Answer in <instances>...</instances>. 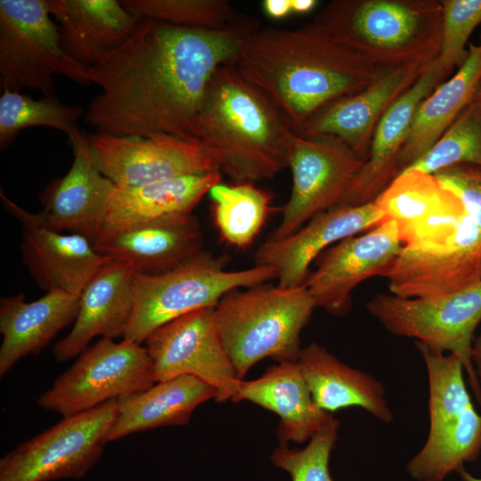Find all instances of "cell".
Returning a JSON list of instances; mask_svg holds the SVG:
<instances>
[{
	"mask_svg": "<svg viewBox=\"0 0 481 481\" xmlns=\"http://www.w3.org/2000/svg\"><path fill=\"white\" fill-rule=\"evenodd\" d=\"M259 24L243 15L223 29H202L140 19L131 34L89 68L101 93L85 120L118 136L167 134L196 141V121L208 86Z\"/></svg>",
	"mask_w": 481,
	"mask_h": 481,
	"instance_id": "obj_1",
	"label": "cell"
},
{
	"mask_svg": "<svg viewBox=\"0 0 481 481\" xmlns=\"http://www.w3.org/2000/svg\"><path fill=\"white\" fill-rule=\"evenodd\" d=\"M232 64L276 105L295 133L324 107L394 69L369 61L313 24L296 29L259 24Z\"/></svg>",
	"mask_w": 481,
	"mask_h": 481,
	"instance_id": "obj_2",
	"label": "cell"
},
{
	"mask_svg": "<svg viewBox=\"0 0 481 481\" xmlns=\"http://www.w3.org/2000/svg\"><path fill=\"white\" fill-rule=\"evenodd\" d=\"M293 133L276 105L232 62L216 71L197 118L196 136L234 183L271 178L287 167Z\"/></svg>",
	"mask_w": 481,
	"mask_h": 481,
	"instance_id": "obj_3",
	"label": "cell"
},
{
	"mask_svg": "<svg viewBox=\"0 0 481 481\" xmlns=\"http://www.w3.org/2000/svg\"><path fill=\"white\" fill-rule=\"evenodd\" d=\"M442 20L438 0H334L312 24L369 61L395 69L437 57Z\"/></svg>",
	"mask_w": 481,
	"mask_h": 481,
	"instance_id": "obj_4",
	"label": "cell"
},
{
	"mask_svg": "<svg viewBox=\"0 0 481 481\" xmlns=\"http://www.w3.org/2000/svg\"><path fill=\"white\" fill-rule=\"evenodd\" d=\"M243 289L228 292L215 307L223 344L240 379L267 357L297 361L301 331L316 307L304 286L264 283Z\"/></svg>",
	"mask_w": 481,
	"mask_h": 481,
	"instance_id": "obj_5",
	"label": "cell"
},
{
	"mask_svg": "<svg viewBox=\"0 0 481 481\" xmlns=\"http://www.w3.org/2000/svg\"><path fill=\"white\" fill-rule=\"evenodd\" d=\"M415 346L428 373L429 430L406 470L418 481H444L481 453V414L467 388L461 362L420 341Z\"/></svg>",
	"mask_w": 481,
	"mask_h": 481,
	"instance_id": "obj_6",
	"label": "cell"
},
{
	"mask_svg": "<svg viewBox=\"0 0 481 481\" xmlns=\"http://www.w3.org/2000/svg\"><path fill=\"white\" fill-rule=\"evenodd\" d=\"M226 260L202 251L159 273H136L134 310L123 336L141 344L157 329L192 312L216 307L228 292L277 279V270L257 265L238 271L224 269Z\"/></svg>",
	"mask_w": 481,
	"mask_h": 481,
	"instance_id": "obj_7",
	"label": "cell"
},
{
	"mask_svg": "<svg viewBox=\"0 0 481 481\" xmlns=\"http://www.w3.org/2000/svg\"><path fill=\"white\" fill-rule=\"evenodd\" d=\"M54 76L93 84L89 68L62 48L47 0H0L1 91L30 88L56 96Z\"/></svg>",
	"mask_w": 481,
	"mask_h": 481,
	"instance_id": "obj_8",
	"label": "cell"
},
{
	"mask_svg": "<svg viewBox=\"0 0 481 481\" xmlns=\"http://www.w3.org/2000/svg\"><path fill=\"white\" fill-rule=\"evenodd\" d=\"M366 307L390 333L413 338L455 355L461 362L471 391L481 404V385L471 357L475 331L481 322V281L435 298L379 293L367 302Z\"/></svg>",
	"mask_w": 481,
	"mask_h": 481,
	"instance_id": "obj_9",
	"label": "cell"
},
{
	"mask_svg": "<svg viewBox=\"0 0 481 481\" xmlns=\"http://www.w3.org/2000/svg\"><path fill=\"white\" fill-rule=\"evenodd\" d=\"M118 414L117 399L63 419L0 460V481L83 477L99 461Z\"/></svg>",
	"mask_w": 481,
	"mask_h": 481,
	"instance_id": "obj_10",
	"label": "cell"
},
{
	"mask_svg": "<svg viewBox=\"0 0 481 481\" xmlns=\"http://www.w3.org/2000/svg\"><path fill=\"white\" fill-rule=\"evenodd\" d=\"M155 383L146 347L126 338L117 343L102 338L80 354L38 397L37 404L68 417L146 390Z\"/></svg>",
	"mask_w": 481,
	"mask_h": 481,
	"instance_id": "obj_11",
	"label": "cell"
},
{
	"mask_svg": "<svg viewBox=\"0 0 481 481\" xmlns=\"http://www.w3.org/2000/svg\"><path fill=\"white\" fill-rule=\"evenodd\" d=\"M380 277L387 281L390 294L409 298H435L477 284L481 281V230L467 212L452 232L403 246Z\"/></svg>",
	"mask_w": 481,
	"mask_h": 481,
	"instance_id": "obj_12",
	"label": "cell"
},
{
	"mask_svg": "<svg viewBox=\"0 0 481 481\" xmlns=\"http://www.w3.org/2000/svg\"><path fill=\"white\" fill-rule=\"evenodd\" d=\"M364 161L346 144L330 136L293 133L288 167L292 190L281 223L268 240L296 232L316 216L336 207Z\"/></svg>",
	"mask_w": 481,
	"mask_h": 481,
	"instance_id": "obj_13",
	"label": "cell"
},
{
	"mask_svg": "<svg viewBox=\"0 0 481 481\" xmlns=\"http://www.w3.org/2000/svg\"><path fill=\"white\" fill-rule=\"evenodd\" d=\"M145 344L156 382L192 375L216 389V402H237L240 379L223 344L215 307L200 309L164 324Z\"/></svg>",
	"mask_w": 481,
	"mask_h": 481,
	"instance_id": "obj_14",
	"label": "cell"
},
{
	"mask_svg": "<svg viewBox=\"0 0 481 481\" xmlns=\"http://www.w3.org/2000/svg\"><path fill=\"white\" fill-rule=\"evenodd\" d=\"M87 141L97 167L118 187L219 171L203 144L172 135L118 136L94 132Z\"/></svg>",
	"mask_w": 481,
	"mask_h": 481,
	"instance_id": "obj_15",
	"label": "cell"
},
{
	"mask_svg": "<svg viewBox=\"0 0 481 481\" xmlns=\"http://www.w3.org/2000/svg\"><path fill=\"white\" fill-rule=\"evenodd\" d=\"M403 248L395 221L385 220L370 232L340 240L316 259L304 287L315 306L343 316L352 306V291L363 281L380 276Z\"/></svg>",
	"mask_w": 481,
	"mask_h": 481,
	"instance_id": "obj_16",
	"label": "cell"
},
{
	"mask_svg": "<svg viewBox=\"0 0 481 481\" xmlns=\"http://www.w3.org/2000/svg\"><path fill=\"white\" fill-rule=\"evenodd\" d=\"M3 206L22 227L23 262L37 284L47 291L79 297L92 277L111 259L101 254L88 238L63 233L43 224L31 213L0 192Z\"/></svg>",
	"mask_w": 481,
	"mask_h": 481,
	"instance_id": "obj_17",
	"label": "cell"
},
{
	"mask_svg": "<svg viewBox=\"0 0 481 481\" xmlns=\"http://www.w3.org/2000/svg\"><path fill=\"white\" fill-rule=\"evenodd\" d=\"M73 161L65 175L53 180L40 193L39 221L57 232L98 237L116 185L97 167L87 135L77 133L69 140Z\"/></svg>",
	"mask_w": 481,
	"mask_h": 481,
	"instance_id": "obj_18",
	"label": "cell"
},
{
	"mask_svg": "<svg viewBox=\"0 0 481 481\" xmlns=\"http://www.w3.org/2000/svg\"><path fill=\"white\" fill-rule=\"evenodd\" d=\"M446 77L436 58L387 110L376 127L366 161L337 206L355 207L372 202L400 175V155L416 110Z\"/></svg>",
	"mask_w": 481,
	"mask_h": 481,
	"instance_id": "obj_19",
	"label": "cell"
},
{
	"mask_svg": "<svg viewBox=\"0 0 481 481\" xmlns=\"http://www.w3.org/2000/svg\"><path fill=\"white\" fill-rule=\"evenodd\" d=\"M385 220L375 201L355 207L336 206L281 240H266L256 253V265L277 270L278 285L303 286L310 265L333 243L374 228Z\"/></svg>",
	"mask_w": 481,
	"mask_h": 481,
	"instance_id": "obj_20",
	"label": "cell"
},
{
	"mask_svg": "<svg viewBox=\"0 0 481 481\" xmlns=\"http://www.w3.org/2000/svg\"><path fill=\"white\" fill-rule=\"evenodd\" d=\"M427 64L390 70L363 90L324 107L296 134L303 137H333L366 161L379 120L413 85Z\"/></svg>",
	"mask_w": 481,
	"mask_h": 481,
	"instance_id": "obj_21",
	"label": "cell"
},
{
	"mask_svg": "<svg viewBox=\"0 0 481 481\" xmlns=\"http://www.w3.org/2000/svg\"><path fill=\"white\" fill-rule=\"evenodd\" d=\"M135 273L127 263L110 260L92 277L79 296L71 330L53 346L58 362L80 355L94 337L124 336L134 310Z\"/></svg>",
	"mask_w": 481,
	"mask_h": 481,
	"instance_id": "obj_22",
	"label": "cell"
},
{
	"mask_svg": "<svg viewBox=\"0 0 481 481\" xmlns=\"http://www.w3.org/2000/svg\"><path fill=\"white\" fill-rule=\"evenodd\" d=\"M94 244L101 254L127 263L136 273H159L202 252L203 236L198 218L190 213L101 235Z\"/></svg>",
	"mask_w": 481,
	"mask_h": 481,
	"instance_id": "obj_23",
	"label": "cell"
},
{
	"mask_svg": "<svg viewBox=\"0 0 481 481\" xmlns=\"http://www.w3.org/2000/svg\"><path fill=\"white\" fill-rule=\"evenodd\" d=\"M66 53L91 68L120 45L140 19L117 0H47Z\"/></svg>",
	"mask_w": 481,
	"mask_h": 481,
	"instance_id": "obj_24",
	"label": "cell"
},
{
	"mask_svg": "<svg viewBox=\"0 0 481 481\" xmlns=\"http://www.w3.org/2000/svg\"><path fill=\"white\" fill-rule=\"evenodd\" d=\"M79 297L61 290L47 291L27 302L22 293L0 300V376L21 358L40 353L57 333L75 322Z\"/></svg>",
	"mask_w": 481,
	"mask_h": 481,
	"instance_id": "obj_25",
	"label": "cell"
},
{
	"mask_svg": "<svg viewBox=\"0 0 481 481\" xmlns=\"http://www.w3.org/2000/svg\"><path fill=\"white\" fill-rule=\"evenodd\" d=\"M242 400L280 417V443L309 441L333 417L314 403L298 360L272 365L256 379H240L237 402Z\"/></svg>",
	"mask_w": 481,
	"mask_h": 481,
	"instance_id": "obj_26",
	"label": "cell"
},
{
	"mask_svg": "<svg viewBox=\"0 0 481 481\" xmlns=\"http://www.w3.org/2000/svg\"><path fill=\"white\" fill-rule=\"evenodd\" d=\"M220 181V172L216 171L140 186H116L98 237L161 218L190 214Z\"/></svg>",
	"mask_w": 481,
	"mask_h": 481,
	"instance_id": "obj_27",
	"label": "cell"
},
{
	"mask_svg": "<svg viewBox=\"0 0 481 481\" xmlns=\"http://www.w3.org/2000/svg\"><path fill=\"white\" fill-rule=\"evenodd\" d=\"M318 407L327 412L360 407L384 423L394 420L383 384L373 376L338 360L325 347L310 343L298 358Z\"/></svg>",
	"mask_w": 481,
	"mask_h": 481,
	"instance_id": "obj_28",
	"label": "cell"
},
{
	"mask_svg": "<svg viewBox=\"0 0 481 481\" xmlns=\"http://www.w3.org/2000/svg\"><path fill=\"white\" fill-rule=\"evenodd\" d=\"M216 396L212 386L192 375L159 381L146 390L117 399V418L105 443L160 427L184 426L199 405Z\"/></svg>",
	"mask_w": 481,
	"mask_h": 481,
	"instance_id": "obj_29",
	"label": "cell"
},
{
	"mask_svg": "<svg viewBox=\"0 0 481 481\" xmlns=\"http://www.w3.org/2000/svg\"><path fill=\"white\" fill-rule=\"evenodd\" d=\"M481 80V42L469 44L456 73L418 107L400 155L401 173L425 155L474 99ZM400 173V174H401Z\"/></svg>",
	"mask_w": 481,
	"mask_h": 481,
	"instance_id": "obj_30",
	"label": "cell"
},
{
	"mask_svg": "<svg viewBox=\"0 0 481 481\" xmlns=\"http://www.w3.org/2000/svg\"><path fill=\"white\" fill-rule=\"evenodd\" d=\"M385 220L395 221L401 240L429 218L464 209L459 197L434 174L403 171L374 200Z\"/></svg>",
	"mask_w": 481,
	"mask_h": 481,
	"instance_id": "obj_31",
	"label": "cell"
},
{
	"mask_svg": "<svg viewBox=\"0 0 481 481\" xmlns=\"http://www.w3.org/2000/svg\"><path fill=\"white\" fill-rule=\"evenodd\" d=\"M209 195L216 225L222 238L236 248H246L257 237L270 212L269 195L251 183H221Z\"/></svg>",
	"mask_w": 481,
	"mask_h": 481,
	"instance_id": "obj_32",
	"label": "cell"
},
{
	"mask_svg": "<svg viewBox=\"0 0 481 481\" xmlns=\"http://www.w3.org/2000/svg\"><path fill=\"white\" fill-rule=\"evenodd\" d=\"M85 113L78 106L61 102L57 95L35 100L20 92L4 90L0 96V149L11 145L21 130L34 126L59 130L69 140L80 132L77 122Z\"/></svg>",
	"mask_w": 481,
	"mask_h": 481,
	"instance_id": "obj_33",
	"label": "cell"
},
{
	"mask_svg": "<svg viewBox=\"0 0 481 481\" xmlns=\"http://www.w3.org/2000/svg\"><path fill=\"white\" fill-rule=\"evenodd\" d=\"M137 19H149L176 26L223 29L243 16L226 0H122Z\"/></svg>",
	"mask_w": 481,
	"mask_h": 481,
	"instance_id": "obj_34",
	"label": "cell"
},
{
	"mask_svg": "<svg viewBox=\"0 0 481 481\" xmlns=\"http://www.w3.org/2000/svg\"><path fill=\"white\" fill-rule=\"evenodd\" d=\"M457 164L481 167V101L476 97L433 147L404 170L435 174Z\"/></svg>",
	"mask_w": 481,
	"mask_h": 481,
	"instance_id": "obj_35",
	"label": "cell"
},
{
	"mask_svg": "<svg viewBox=\"0 0 481 481\" xmlns=\"http://www.w3.org/2000/svg\"><path fill=\"white\" fill-rule=\"evenodd\" d=\"M339 421L332 417L304 449L289 448L280 443L273 451V464L287 471L292 481H334L330 474V453L338 440Z\"/></svg>",
	"mask_w": 481,
	"mask_h": 481,
	"instance_id": "obj_36",
	"label": "cell"
},
{
	"mask_svg": "<svg viewBox=\"0 0 481 481\" xmlns=\"http://www.w3.org/2000/svg\"><path fill=\"white\" fill-rule=\"evenodd\" d=\"M442 36L436 61L449 76L468 57L466 45L481 23V0H441Z\"/></svg>",
	"mask_w": 481,
	"mask_h": 481,
	"instance_id": "obj_37",
	"label": "cell"
},
{
	"mask_svg": "<svg viewBox=\"0 0 481 481\" xmlns=\"http://www.w3.org/2000/svg\"><path fill=\"white\" fill-rule=\"evenodd\" d=\"M435 175L459 197L481 230V167L457 164L437 171Z\"/></svg>",
	"mask_w": 481,
	"mask_h": 481,
	"instance_id": "obj_38",
	"label": "cell"
},
{
	"mask_svg": "<svg viewBox=\"0 0 481 481\" xmlns=\"http://www.w3.org/2000/svg\"><path fill=\"white\" fill-rule=\"evenodd\" d=\"M265 13L274 20L287 17L291 11V0H265L262 2Z\"/></svg>",
	"mask_w": 481,
	"mask_h": 481,
	"instance_id": "obj_39",
	"label": "cell"
},
{
	"mask_svg": "<svg viewBox=\"0 0 481 481\" xmlns=\"http://www.w3.org/2000/svg\"><path fill=\"white\" fill-rule=\"evenodd\" d=\"M471 357L477 377L481 385V330L479 334L474 338Z\"/></svg>",
	"mask_w": 481,
	"mask_h": 481,
	"instance_id": "obj_40",
	"label": "cell"
},
{
	"mask_svg": "<svg viewBox=\"0 0 481 481\" xmlns=\"http://www.w3.org/2000/svg\"><path fill=\"white\" fill-rule=\"evenodd\" d=\"M316 0H291L292 13L305 14L313 11L318 4Z\"/></svg>",
	"mask_w": 481,
	"mask_h": 481,
	"instance_id": "obj_41",
	"label": "cell"
},
{
	"mask_svg": "<svg viewBox=\"0 0 481 481\" xmlns=\"http://www.w3.org/2000/svg\"><path fill=\"white\" fill-rule=\"evenodd\" d=\"M461 481H481V477H477L469 473L465 469H461L459 472Z\"/></svg>",
	"mask_w": 481,
	"mask_h": 481,
	"instance_id": "obj_42",
	"label": "cell"
},
{
	"mask_svg": "<svg viewBox=\"0 0 481 481\" xmlns=\"http://www.w3.org/2000/svg\"><path fill=\"white\" fill-rule=\"evenodd\" d=\"M475 97L481 101V80L479 82Z\"/></svg>",
	"mask_w": 481,
	"mask_h": 481,
	"instance_id": "obj_43",
	"label": "cell"
}]
</instances>
